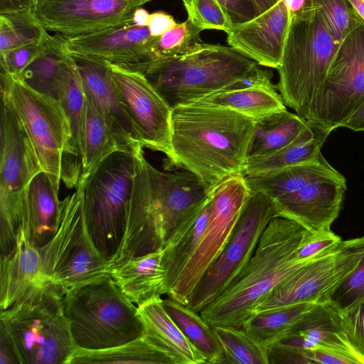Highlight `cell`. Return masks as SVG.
<instances>
[{
    "mask_svg": "<svg viewBox=\"0 0 364 364\" xmlns=\"http://www.w3.org/2000/svg\"><path fill=\"white\" fill-rule=\"evenodd\" d=\"M157 37L151 35L148 26L137 25L131 18L87 34L65 36V46L70 55L135 69L147 61Z\"/></svg>",
    "mask_w": 364,
    "mask_h": 364,
    "instance_id": "d6986e66",
    "label": "cell"
},
{
    "mask_svg": "<svg viewBox=\"0 0 364 364\" xmlns=\"http://www.w3.org/2000/svg\"><path fill=\"white\" fill-rule=\"evenodd\" d=\"M263 67L264 66L256 63L242 78L229 85L225 90H235L257 87L277 89V86L272 81L273 73Z\"/></svg>",
    "mask_w": 364,
    "mask_h": 364,
    "instance_id": "bcb514c9",
    "label": "cell"
},
{
    "mask_svg": "<svg viewBox=\"0 0 364 364\" xmlns=\"http://www.w3.org/2000/svg\"><path fill=\"white\" fill-rule=\"evenodd\" d=\"M363 253L360 237L343 240L336 249L308 262L273 289L253 316L284 306L318 303L356 268Z\"/></svg>",
    "mask_w": 364,
    "mask_h": 364,
    "instance_id": "9a60e30c",
    "label": "cell"
},
{
    "mask_svg": "<svg viewBox=\"0 0 364 364\" xmlns=\"http://www.w3.org/2000/svg\"><path fill=\"white\" fill-rule=\"evenodd\" d=\"M357 14L364 21V0H348Z\"/></svg>",
    "mask_w": 364,
    "mask_h": 364,
    "instance_id": "9f6ffc18",
    "label": "cell"
},
{
    "mask_svg": "<svg viewBox=\"0 0 364 364\" xmlns=\"http://www.w3.org/2000/svg\"><path fill=\"white\" fill-rule=\"evenodd\" d=\"M48 36L41 43L0 51L1 73L12 76L21 74L39 53Z\"/></svg>",
    "mask_w": 364,
    "mask_h": 364,
    "instance_id": "f6af8a7d",
    "label": "cell"
},
{
    "mask_svg": "<svg viewBox=\"0 0 364 364\" xmlns=\"http://www.w3.org/2000/svg\"><path fill=\"white\" fill-rule=\"evenodd\" d=\"M275 217L273 200L259 191H251L229 242L193 290L186 304L188 308L200 313L232 283Z\"/></svg>",
    "mask_w": 364,
    "mask_h": 364,
    "instance_id": "4fadbf2b",
    "label": "cell"
},
{
    "mask_svg": "<svg viewBox=\"0 0 364 364\" xmlns=\"http://www.w3.org/2000/svg\"><path fill=\"white\" fill-rule=\"evenodd\" d=\"M255 119L234 110L196 103L172 109L168 166L198 176L211 188L244 174Z\"/></svg>",
    "mask_w": 364,
    "mask_h": 364,
    "instance_id": "6da1fadb",
    "label": "cell"
},
{
    "mask_svg": "<svg viewBox=\"0 0 364 364\" xmlns=\"http://www.w3.org/2000/svg\"><path fill=\"white\" fill-rule=\"evenodd\" d=\"M38 0H0V14L22 11H33Z\"/></svg>",
    "mask_w": 364,
    "mask_h": 364,
    "instance_id": "f907efd6",
    "label": "cell"
},
{
    "mask_svg": "<svg viewBox=\"0 0 364 364\" xmlns=\"http://www.w3.org/2000/svg\"><path fill=\"white\" fill-rule=\"evenodd\" d=\"M290 17L298 16L316 6L313 0H284Z\"/></svg>",
    "mask_w": 364,
    "mask_h": 364,
    "instance_id": "f5cc1de1",
    "label": "cell"
},
{
    "mask_svg": "<svg viewBox=\"0 0 364 364\" xmlns=\"http://www.w3.org/2000/svg\"><path fill=\"white\" fill-rule=\"evenodd\" d=\"M315 304L299 303L262 311L246 321L241 328L268 350L290 331Z\"/></svg>",
    "mask_w": 364,
    "mask_h": 364,
    "instance_id": "d590c367",
    "label": "cell"
},
{
    "mask_svg": "<svg viewBox=\"0 0 364 364\" xmlns=\"http://www.w3.org/2000/svg\"><path fill=\"white\" fill-rule=\"evenodd\" d=\"M363 253L356 268L328 291L318 303L342 311L364 298V235L360 237Z\"/></svg>",
    "mask_w": 364,
    "mask_h": 364,
    "instance_id": "60d3db41",
    "label": "cell"
},
{
    "mask_svg": "<svg viewBox=\"0 0 364 364\" xmlns=\"http://www.w3.org/2000/svg\"><path fill=\"white\" fill-rule=\"evenodd\" d=\"M250 191L242 173L231 176L214 187L205 230L168 297L188 304L193 290L229 242Z\"/></svg>",
    "mask_w": 364,
    "mask_h": 364,
    "instance_id": "5bb4252c",
    "label": "cell"
},
{
    "mask_svg": "<svg viewBox=\"0 0 364 364\" xmlns=\"http://www.w3.org/2000/svg\"><path fill=\"white\" fill-rule=\"evenodd\" d=\"M38 251L46 275L64 294L110 274L111 262L98 251L87 230L78 185L61 200L55 233Z\"/></svg>",
    "mask_w": 364,
    "mask_h": 364,
    "instance_id": "9c48e42d",
    "label": "cell"
},
{
    "mask_svg": "<svg viewBox=\"0 0 364 364\" xmlns=\"http://www.w3.org/2000/svg\"><path fill=\"white\" fill-rule=\"evenodd\" d=\"M341 127L355 132L364 131V102L350 115Z\"/></svg>",
    "mask_w": 364,
    "mask_h": 364,
    "instance_id": "816d5d0a",
    "label": "cell"
},
{
    "mask_svg": "<svg viewBox=\"0 0 364 364\" xmlns=\"http://www.w3.org/2000/svg\"><path fill=\"white\" fill-rule=\"evenodd\" d=\"M225 353L224 363L269 364L268 350L241 327L213 326Z\"/></svg>",
    "mask_w": 364,
    "mask_h": 364,
    "instance_id": "8d00e7d4",
    "label": "cell"
},
{
    "mask_svg": "<svg viewBox=\"0 0 364 364\" xmlns=\"http://www.w3.org/2000/svg\"><path fill=\"white\" fill-rule=\"evenodd\" d=\"M363 102L364 23L339 44L304 121L314 132L328 136Z\"/></svg>",
    "mask_w": 364,
    "mask_h": 364,
    "instance_id": "8fae6325",
    "label": "cell"
},
{
    "mask_svg": "<svg viewBox=\"0 0 364 364\" xmlns=\"http://www.w3.org/2000/svg\"><path fill=\"white\" fill-rule=\"evenodd\" d=\"M276 90V88L257 87L223 90L206 96L193 103L228 108L257 119L287 109L282 96Z\"/></svg>",
    "mask_w": 364,
    "mask_h": 364,
    "instance_id": "d6a6232c",
    "label": "cell"
},
{
    "mask_svg": "<svg viewBox=\"0 0 364 364\" xmlns=\"http://www.w3.org/2000/svg\"><path fill=\"white\" fill-rule=\"evenodd\" d=\"M123 1L132 3V4H135V5H136L137 6L140 7L143 4H146V3L149 2V1H151L152 0H123Z\"/></svg>",
    "mask_w": 364,
    "mask_h": 364,
    "instance_id": "6f0895ef",
    "label": "cell"
},
{
    "mask_svg": "<svg viewBox=\"0 0 364 364\" xmlns=\"http://www.w3.org/2000/svg\"><path fill=\"white\" fill-rule=\"evenodd\" d=\"M346 188L343 176L328 178L272 200L277 216L311 232L330 230L339 215Z\"/></svg>",
    "mask_w": 364,
    "mask_h": 364,
    "instance_id": "44dd1931",
    "label": "cell"
},
{
    "mask_svg": "<svg viewBox=\"0 0 364 364\" xmlns=\"http://www.w3.org/2000/svg\"><path fill=\"white\" fill-rule=\"evenodd\" d=\"M341 326L354 350L364 359V298L338 311Z\"/></svg>",
    "mask_w": 364,
    "mask_h": 364,
    "instance_id": "ee69618b",
    "label": "cell"
},
{
    "mask_svg": "<svg viewBox=\"0 0 364 364\" xmlns=\"http://www.w3.org/2000/svg\"><path fill=\"white\" fill-rule=\"evenodd\" d=\"M138 7L123 0H38L33 14L47 31L75 37L128 20Z\"/></svg>",
    "mask_w": 364,
    "mask_h": 364,
    "instance_id": "ac0fdd59",
    "label": "cell"
},
{
    "mask_svg": "<svg viewBox=\"0 0 364 364\" xmlns=\"http://www.w3.org/2000/svg\"><path fill=\"white\" fill-rule=\"evenodd\" d=\"M177 24L173 17L165 12L150 14L148 27L153 36H159Z\"/></svg>",
    "mask_w": 364,
    "mask_h": 364,
    "instance_id": "681fc988",
    "label": "cell"
},
{
    "mask_svg": "<svg viewBox=\"0 0 364 364\" xmlns=\"http://www.w3.org/2000/svg\"><path fill=\"white\" fill-rule=\"evenodd\" d=\"M149 17L150 14L146 10L138 7L133 14L132 19L137 25L148 26Z\"/></svg>",
    "mask_w": 364,
    "mask_h": 364,
    "instance_id": "db71d44e",
    "label": "cell"
},
{
    "mask_svg": "<svg viewBox=\"0 0 364 364\" xmlns=\"http://www.w3.org/2000/svg\"><path fill=\"white\" fill-rule=\"evenodd\" d=\"M0 124V255H6L15 247L21 231L26 189L43 170L25 130L2 96Z\"/></svg>",
    "mask_w": 364,
    "mask_h": 364,
    "instance_id": "30bf717a",
    "label": "cell"
},
{
    "mask_svg": "<svg viewBox=\"0 0 364 364\" xmlns=\"http://www.w3.org/2000/svg\"><path fill=\"white\" fill-rule=\"evenodd\" d=\"M82 363L174 364L165 352L144 334L132 341L109 348L87 350L77 348L68 364Z\"/></svg>",
    "mask_w": 364,
    "mask_h": 364,
    "instance_id": "836d02e7",
    "label": "cell"
},
{
    "mask_svg": "<svg viewBox=\"0 0 364 364\" xmlns=\"http://www.w3.org/2000/svg\"><path fill=\"white\" fill-rule=\"evenodd\" d=\"M307 127L302 118L287 109L255 119L247 159L264 156L287 146Z\"/></svg>",
    "mask_w": 364,
    "mask_h": 364,
    "instance_id": "4dcf8cb0",
    "label": "cell"
},
{
    "mask_svg": "<svg viewBox=\"0 0 364 364\" xmlns=\"http://www.w3.org/2000/svg\"><path fill=\"white\" fill-rule=\"evenodd\" d=\"M338 46L317 5L290 17L276 86L285 105L304 120Z\"/></svg>",
    "mask_w": 364,
    "mask_h": 364,
    "instance_id": "52a82bcc",
    "label": "cell"
},
{
    "mask_svg": "<svg viewBox=\"0 0 364 364\" xmlns=\"http://www.w3.org/2000/svg\"><path fill=\"white\" fill-rule=\"evenodd\" d=\"M80 177L89 174L109 155L120 150L105 118L87 97L80 134Z\"/></svg>",
    "mask_w": 364,
    "mask_h": 364,
    "instance_id": "1f68e13d",
    "label": "cell"
},
{
    "mask_svg": "<svg viewBox=\"0 0 364 364\" xmlns=\"http://www.w3.org/2000/svg\"><path fill=\"white\" fill-rule=\"evenodd\" d=\"M60 180L42 171L28 185L22 203V225L26 239L36 248L53 236L60 215Z\"/></svg>",
    "mask_w": 364,
    "mask_h": 364,
    "instance_id": "cb8c5ba5",
    "label": "cell"
},
{
    "mask_svg": "<svg viewBox=\"0 0 364 364\" xmlns=\"http://www.w3.org/2000/svg\"><path fill=\"white\" fill-rule=\"evenodd\" d=\"M139 151L117 150L80 177L84 218L98 251L110 262L122 243L128 222Z\"/></svg>",
    "mask_w": 364,
    "mask_h": 364,
    "instance_id": "5b68a950",
    "label": "cell"
},
{
    "mask_svg": "<svg viewBox=\"0 0 364 364\" xmlns=\"http://www.w3.org/2000/svg\"><path fill=\"white\" fill-rule=\"evenodd\" d=\"M164 247L112 267L110 275L134 304L139 306L167 294Z\"/></svg>",
    "mask_w": 364,
    "mask_h": 364,
    "instance_id": "d4e9b609",
    "label": "cell"
},
{
    "mask_svg": "<svg viewBox=\"0 0 364 364\" xmlns=\"http://www.w3.org/2000/svg\"><path fill=\"white\" fill-rule=\"evenodd\" d=\"M328 136L314 132L309 126L289 145L273 153L247 159L244 175L265 174L318 159L321 149Z\"/></svg>",
    "mask_w": 364,
    "mask_h": 364,
    "instance_id": "f546056e",
    "label": "cell"
},
{
    "mask_svg": "<svg viewBox=\"0 0 364 364\" xmlns=\"http://www.w3.org/2000/svg\"><path fill=\"white\" fill-rule=\"evenodd\" d=\"M73 62L65 48V36L49 35L39 53L15 77L34 91L58 101L62 80Z\"/></svg>",
    "mask_w": 364,
    "mask_h": 364,
    "instance_id": "4316f807",
    "label": "cell"
},
{
    "mask_svg": "<svg viewBox=\"0 0 364 364\" xmlns=\"http://www.w3.org/2000/svg\"><path fill=\"white\" fill-rule=\"evenodd\" d=\"M63 308L77 348H109L144 334L137 307L110 274L67 291Z\"/></svg>",
    "mask_w": 364,
    "mask_h": 364,
    "instance_id": "8992f818",
    "label": "cell"
},
{
    "mask_svg": "<svg viewBox=\"0 0 364 364\" xmlns=\"http://www.w3.org/2000/svg\"><path fill=\"white\" fill-rule=\"evenodd\" d=\"M305 232L291 220L279 216L272 219L243 270L200 311L204 321L211 326L240 328L273 289L313 260L296 259Z\"/></svg>",
    "mask_w": 364,
    "mask_h": 364,
    "instance_id": "3957f363",
    "label": "cell"
},
{
    "mask_svg": "<svg viewBox=\"0 0 364 364\" xmlns=\"http://www.w3.org/2000/svg\"><path fill=\"white\" fill-rule=\"evenodd\" d=\"M164 306L188 340L203 355L207 363H224L225 353L213 328L199 313L170 297Z\"/></svg>",
    "mask_w": 364,
    "mask_h": 364,
    "instance_id": "e575fe53",
    "label": "cell"
},
{
    "mask_svg": "<svg viewBox=\"0 0 364 364\" xmlns=\"http://www.w3.org/2000/svg\"><path fill=\"white\" fill-rule=\"evenodd\" d=\"M183 4L189 0H181ZM226 9L235 26L257 16L252 0H218Z\"/></svg>",
    "mask_w": 364,
    "mask_h": 364,
    "instance_id": "7dc6e473",
    "label": "cell"
},
{
    "mask_svg": "<svg viewBox=\"0 0 364 364\" xmlns=\"http://www.w3.org/2000/svg\"><path fill=\"white\" fill-rule=\"evenodd\" d=\"M257 63L230 46L205 43L180 56L141 63V71L171 109L225 90Z\"/></svg>",
    "mask_w": 364,
    "mask_h": 364,
    "instance_id": "277c9868",
    "label": "cell"
},
{
    "mask_svg": "<svg viewBox=\"0 0 364 364\" xmlns=\"http://www.w3.org/2000/svg\"><path fill=\"white\" fill-rule=\"evenodd\" d=\"M213 188L187 170L164 172L149 162L141 167L115 260L122 263L163 248L176 228L207 203Z\"/></svg>",
    "mask_w": 364,
    "mask_h": 364,
    "instance_id": "7a4b0ae2",
    "label": "cell"
},
{
    "mask_svg": "<svg viewBox=\"0 0 364 364\" xmlns=\"http://www.w3.org/2000/svg\"><path fill=\"white\" fill-rule=\"evenodd\" d=\"M319 9L323 21L338 44L364 21L348 0H313Z\"/></svg>",
    "mask_w": 364,
    "mask_h": 364,
    "instance_id": "ab89813d",
    "label": "cell"
},
{
    "mask_svg": "<svg viewBox=\"0 0 364 364\" xmlns=\"http://www.w3.org/2000/svg\"><path fill=\"white\" fill-rule=\"evenodd\" d=\"M53 285L46 275L38 249L21 231L12 251L0 255V309L43 292Z\"/></svg>",
    "mask_w": 364,
    "mask_h": 364,
    "instance_id": "603a6c76",
    "label": "cell"
},
{
    "mask_svg": "<svg viewBox=\"0 0 364 364\" xmlns=\"http://www.w3.org/2000/svg\"><path fill=\"white\" fill-rule=\"evenodd\" d=\"M343 241L341 237L330 230L311 232L306 230L297 248L298 260L314 259L336 249Z\"/></svg>",
    "mask_w": 364,
    "mask_h": 364,
    "instance_id": "7bdbcfd3",
    "label": "cell"
},
{
    "mask_svg": "<svg viewBox=\"0 0 364 364\" xmlns=\"http://www.w3.org/2000/svg\"><path fill=\"white\" fill-rule=\"evenodd\" d=\"M137 314L144 327V336L165 352L174 364L207 363L203 355L168 315L161 297L137 306Z\"/></svg>",
    "mask_w": 364,
    "mask_h": 364,
    "instance_id": "484cf974",
    "label": "cell"
},
{
    "mask_svg": "<svg viewBox=\"0 0 364 364\" xmlns=\"http://www.w3.org/2000/svg\"><path fill=\"white\" fill-rule=\"evenodd\" d=\"M48 36L33 11L0 14V51L41 43Z\"/></svg>",
    "mask_w": 364,
    "mask_h": 364,
    "instance_id": "74e56055",
    "label": "cell"
},
{
    "mask_svg": "<svg viewBox=\"0 0 364 364\" xmlns=\"http://www.w3.org/2000/svg\"><path fill=\"white\" fill-rule=\"evenodd\" d=\"M109 68L124 109L144 147L171 157L172 109L139 70L110 64Z\"/></svg>",
    "mask_w": 364,
    "mask_h": 364,
    "instance_id": "2e32d148",
    "label": "cell"
},
{
    "mask_svg": "<svg viewBox=\"0 0 364 364\" xmlns=\"http://www.w3.org/2000/svg\"><path fill=\"white\" fill-rule=\"evenodd\" d=\"M190 20L203 30L230 33L234 26L226 9L218 0H189L183 4Z\"/></svg>",
    "mask_w": 364,
    "mask_h": 364,
    "instance_id": "b9f144b4",
    "label": "cell"
},
{
    "mask_svg": "<svg viewBox=\"0 0 364 364\" xmlns=\"http://www.w3.org/2000/svg\"><path fill=\"white\" fill-rule=\"evenodd\" d=\"M0 364H22L21 356L13 338L1 324Z\"/></svg>",
    "mask_w": 364,
    "mask_h": 364,
    "instance_id": "c3c4849f",
    "label": "cell"
},
{
    "mask_svg": "<svg viewBox=\"0 0 364 364\" xmlns=\"http://www.w3.org/2000/svg\"><path fill=\"white\" fill-rule=\"evenodd\" d=\"M279 0H252L255 8L257 16L272 7Z\"/></svg>",
    "mask_w": 364,
    "mask_h": 364,
    "instance_id": "11a10c76",
    "label": "cell"
},
{
    "mask_svg": "<svg viewBox=\"0 0 364 364\" xmlns=\"http://www.w3.org/2000/svg\"><path fill=\"white\" fill-rule=\"evenodd\" d=\"M316 349L360 356L346 336L338 312L325 303H316L290 331L269 346V364H306V351Z\"/></svg>",
    "mask_w": 364,
    "mask_h": 364,
    "instance_id": "e0dca14e",
    "label": "cell"
},
{
    "mask_svg": "<svg viewBox=\"0 0 364 364\" xmlns=\"http://www.w3.org/2000/svg\"><path fill=\"white\" fill-rule=\"evenodd\" d=\"M290 23L284 0L228 33V45L260 65L278 69Z\"/></svg>",
    "mask_w": 364,
    "mask_h": 364,
    "instance_id": "7402d4cb",
    "label": "cell"
},
{
    "mask_svg": "<svg viewBox=\"0 0 364 364\" xmlns=\"http://www.w3.org/2000/svg\"><path fill=\"white\" fill-rule=\"evenodd\" d=\"M201 31L188 18L177 23L156 38L150 48L146 62L183 55L199 49L205 44L200 36Z\"/></svg>",
    "mask_w": 364,
    "mask_h": 364,
    "instance_id": "f35d334b",
    "label": "cell"
},
{
    "mask_svg": "<svg viewBox=\"0 0 364 364\" xmlns=\"http://www.w3.org/2000/svg\"><path fill=\"white\" fill-rule=\"evenodd\" d=\"M211 205L212 196L200 210L191 215L176 228L164 247L163 262L166 270L167 294L193 254L203 235Z\"/></svg>",
    "mask_w": 364,
    "mask_h": 364,
    "instance_id": "f1b7e54d",
    "label": "cell"
},
{
    "mask_svg": "<svg viewBox=\"0 0 364 364\" xmlns=\"http://www.w3.org/2000/svg\"><path fill=\"white\" fill-rule=\"evenodd\" d=\"M1 96L11 105L25 130L42 170L61 180L70 129L59 102L4 73H1Z\"/></svg>",
    "mask_w": 364,
    "mask_h": 364,
    "instance_id": "7c38bea8",
    "label": "cell"
},
{
    "mask_svg": "<svg viewBox=\"0 0 364 364\" xmlns=\"http://www.w3.org/2000/svg\"><path fill=\"white\" fill-rule=\"evenodd\" d=\"M55 286L1 310L0 324L13 338L22 364H68L77 348Z\"/></svg>",
    "mask_w": 364,
    "mask_h": 364,
    "instance_id": "ba28073f",
    "label": "cell"
},
{
    "mask_svg": "<svg viewBox=\"0 0 364 364\" xmlns=\"http://www.w3.org/2000/svg\"><path fill=\"white\" fill-rule=\"evenodd\" d=\"M77 68L85 94L99 109L112 130L120 150L139 151L144 146L122 103L109 63L71 55Z\"/></svg>",
    "mask_w": 364,
    "mask_h": 364,
    "instance_id": "ffe728a7",
    "label": "cell"
},
{
    "mask_svg": "<svg viewBox=\"0 0 364 364\" xmlns=\"http://www.w3.org/2000/svg\"><path fill=\"white\" fill-rule=\"evenodd\" d=\"M341 176L322 155L317 159L265 174L245 176V180L251 191H259L273 200L294 193L310 183Z\"/></svg>",
    "mask_w": 364,
    "mask_h": 364,
    "instance_id": "83f0119b",
    "label": "cell"
}]
</instances>
